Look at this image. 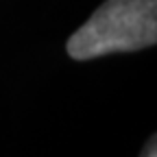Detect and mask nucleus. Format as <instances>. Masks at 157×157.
I'll return each mask as SVG.
<instances>
[{
    "label": "nucleus",
    "instance_id": "nucleus-2",
    "mask_svg": "<svg viewBox=\"0 0 157 157\" xmlns=\"http://www.w3.org/2000/svg\"><path fill=\"white\" fill-rule=\"evenodd\" d=\"M140 157H157V137L155 135L148 140V144L142 148V155Z\"/></svg>",
    "mask_w": 157,
    "mask_h": 157
},
{
    "label": "nucleus",
    "instance_id": "nucleus-1",
    "mask_svg": "<svg viewBox=\"0 0 157 157\" xmlns=\"http://www.w3.org/2000/svg\"><path fill=\"white\" fill-rule=\"evenodd\" d=\"M157 42V0H107L66 44L76 61L142 50Z\"/></svg>",
    "mask_w": 157,
    "mask_h": 157
}]
</instances>
